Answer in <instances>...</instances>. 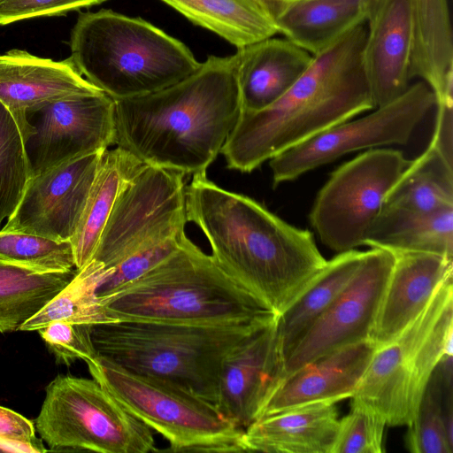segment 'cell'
Returning <instances> with one entry per match:
<instances>
[{
  "label": "cell",
  "instance_id": "cell-38",
  "mask_svg": "<svg viewBox=\"0 0 453 453\" xmlns=\"http://www.w3.org/2000/svg\"><path fill=\"white\" fill-rule=\"evenodd\" d=\"M436 119L429 145L450 165H453V102L435 104Z\"/></svg>",
  "mask_w": 453,
  "mask_h": 453
},
{
  "label": "cell",
  "instance_id": "cell-22",
  "mask_svg": "<svg viewBox=\"0 0 453 453\" xmlns=\"http://www.w3.org/2000/svg\"><path fill=\"white\" fill-rule=\"evenodd\" d=\"M335 403H313L264 415L244 429L247 452L332 453Z\"/></svg>",
  "mask_w": 453,
  "mask_h": 453
},
{
  "label": "cell",
  "instance_id": "cell-42",
  "mask_svg": "<svg viewBox=\"0 0 453 453\" xmlns=\"http://www.w3.org/2000/svg\"><path fill=\"white\" fill-rule=\"evenodd\" d=\"M5 0H0V4H2Z\"/></svg>",
  "mask_w": 453,
  "mask_h": 453
},
{
  "label": "cell",
  "instance_id": "cell-25",
  "mask_svg": "<svg viewBox=\"0 0 453 453\" xmlns=\"http://www.w3.org/2000/svg\"><path fill=\"white\" fill-rule=\"evenodd\" d=\"M365 251L338 253L310 280L276 318L275 327L284 363L315 321L329 307L357 271Z\"/></svg>",
  "mask_w": 453,
  "mask_h": 453
},
{
  "label": "cell",
  "instance_id": "cell-26",
  "mask_svg": "<svg viewBox=\"0 0 453 453\" xmlns=\"http://www.w3.org/2000/svg\"><path fill=\"white\" fill-rule=\"evenodd\" d=\"M364 245L453 258V207L431 212L382 208Z\"/></svg>",
  "mask_w": 453,
  "mask_h": 453
},
{
  "label": "cell",
  "instance_id": "cell-19",
  "mask_svg": "<svg viewBox=\"0 0 453 453\" xmlns=\"http://www.w3.org/2000/svg\"><path fill=\"white\" fill-rule=\"evenodd\" d=\"M365 22L363 59L376 108L410 85L412 0H373Z\"/></svg>",
  "mask_w": 453,
  "mask_h": 453
},
{
  "label": "cell",
  "instance_id": "cell-17",
  "mask_svg": "<svg viewBox=\"0 0 453 453\" xmlns=\"http://www.w3.org/2000/svg\"><path fill=\"white\" fill-rule=\"evenodd\" d=\"M103 92L88 81L69 58L54 61L25 50L0 55V103L16 122L26 145L35 134L28 116L54 101Z\"/></svg>",
  "mask_w": 453,
  "mask_h": 453
},
{
  "label": "cell",
  "instance_id": "cell-21",
  "mask_svg": "<svg viewBox=\"0 0 453 453\" xmlns=\"http://www.w3.org/2000/svg\"><path fill=\"white\" fill-rule=\"evenodd\" d=\"M242 111L263 110L284 96L311 65L313 56L286 37H269L238 49Z\"/></svg>",
  "mask_w": 453,
  "mask_h": 453
},
{
  "label": "cell",
  "instance_id": "cell-18",
  "mask_svg": "<svg viewBox=\"0 0 453 453\" xmlns=\"http://www.w3.org/2000/svg\"><path fill=\"white\" fill-rule=\"evenodd\" d=\"M392 254L394 264L370 335L376 349L395 340L452 276V258L426 252Z\"/></svg>",
  "mask_w": 453,
  "mask_h": 453
},
{
  "label": "cell",
  "instance_id": "cell-40",
  "mask_svg": "<svg viewBox=\"0 0 453 453\" xmlns=\"http://www.w3.org/2000/svg\"><path fill=\"white\" fill-rule=\"evenodd\" d=\"M49 449L42 444H33L28 442L10 441L0 439V452H27V453H43Z\"/></svg>",
  "mask_w": 453,
  "mask_h": 453
},
{
  "label": "cell",
  "instance_id": "cell-12",
  "mask_svg": "<svg viewBox=\"0 0 453 453\" xmlns=\"http://www.w3.org/2000/svg\"><path fill=\"white\" fill-rule=\"evenodd\" d=\"M434 106L435 96L425 81L409 85L403 94L370 114L334 126L271 158L273 187L351 152L406 144Z\"/></svg>",
  "mask_w": 453,
  "mask_h": 453
},
{
  "label": "cell",
  "instance_id": "cell-33",
  "mask_svg": "<svg viewBox=\"0 0 453 453\" xmlns=\"http://www.w3.org/2000/svg\"><path fill=\"white\" fill-rule=\"evenodd\" d=\"M31 165L21 134L0 103V231L18 208L28 180Z\"/></svg>",
  "mask_w": 453,
  "mask_h": 453
},
{
  "label": "cell",
  "instance_id": "cell-27",
  "mask_svg": "<svg viewBox=\"0 0 453 453\" xmlns=\"http://www.w3.org/2000/svg\"><path fill=\"white\" fill-rule=\"evenodd\" d=\"M144 165L119 147L104 152L77 228L70 239L76 269L91 259L119 195Z\"/></svg>",
  "mask_w": 453,
  "mask_h": 453
},
{
  "label": "cell",
  "instance_id": "cell-20",
  "mask_svg": "<svg viewBox=\"0 0 453 453\" xmlns=\"http://www.w3.org/2000/svg\"><path fill=\"white\" fill-rule=\"evenodd\" d=\"M375 350L372 341L365 340L303 365L283 377L261 416L308 404L335 403L351 397Z\"/></svg>",
  "mask_w": 453,
  "mask_h": 453
},
{
  "label": "cell",
  "instance_id": "cell-39",
  "mask_svg": "<svg viewBox=\"0 0 453 453\" xmlns=\"http://www.w3.org/2000/svg\"><path fill=\"white\" fill-rule=\"evenodd\" d=\"M0 439L42 444V440L35 435V426L31 420L3 406H0Z\"/></svg>",
  "mask_w": 453,
  "mask_h": 453
},
{
  "label": "cell",
  "instance_id": "cell-7",
  "mask_svg": "<svg viewBox=\"0 0 453 453\" xmlns=\"http://www.w3.org/2000/svg\"><path fill=\"white\" fill-rule=\"evenodd\" d=\"M452 334L450 276L395 340L376 349L351 401L379 413L388 426H408L434 371L446 355H452Z\"/></svg>",
  "mask_w": 453,
  "mask_h": 453
},
{
  "label": "cell",
  "instance_id": "cell-10",
  "mask_svg": "<svg viewBox=\"0 0 453 453\" xmlns=\"http://www.w3.org/2000/svg\"><path fill=\"white\" fill-rule=\"evenodd\" d=\"M393 149H372L334 170L309 219L321 242L341 253L364 245L385 197L409 165Z\"/></svg>",
  "mask_w": 453,
  "mask_h": 453
},
{
  "label": "cell",
  "instance_id": "cell-8",
  "mask_svg": "<svg viewBox=\"0 0 453 453\" xmlns=\"http://www.w3.org/2000/svg\"><path fill=\"white\" fill-rule=\"evenodd\" d=\"M87 365L93 379L130 414L168 441V451L247 452L244 429L215 404L101 356Z\"/></svg>",
  "mask_w": 453,
  "mask_h": 453
},
{
  "label": "cell",
  "instance_id": "cell-6",
  "mask_svg": "<svg viewBox=\"0 0 453 453\" xmlns=\"http://www.w3.org/2000/svg\"><path fill=\"white\" fill-rule=\"evenodd\" d=\"M70 49L79 73L112 99L161 90L200 65L183 42L157 27L105 9L78 17Z\"/></svg>",
  "mask_w": 453,
  "mask_h": 453
},
{
  "label": "cell",
  "instance_id": "cell-4",
  "mask_svg": "<svg viewBox=\"0 0 453 453\" xmlns=\"http://www.w3.org/2000/svg\"><path fill=\"white\" fill-rule=\"evenodd\" d=\"M101 303L116 321L235 325L277 317L187 235L171 254Z\"/></svg>",
  "mask_w": 453,
  "mask_h": 453
},
{
  "label": "cell",
  "instance_id": "cell-36",
  "mask_svg": "<svg viewBox=\"0 0 453 453\" xmlns=\"http://www.w3.org/2000/svg\"><path fill=\"white\" fill-rule=\"evenodd\" d=\"M92 326L57 320L37 331L58 362L70 365L82 359L88 364L98 357L92 341Z\"/></svg>",
  "mask_w": 453,
  "mask_h": 453
},
{
  "label": "cell",
  "instance_id": "cell-1",
  "mask_svg": "<svg viewBox=\"0 0 453 453\" xmlns=\"http://www.w3.org/2000/svg\"><path fill=\"white\" fill-rule=\"evenodd\" d=\"M240 54L210 56L161 90L114 100V145L143 164L186 175L206 173L241 112Z\"/></svg>",
  "mask_w": 453,
  "mask_h": 453
},
{
  "label": "cell",
  "instance_id": "cell-14",
  "mask_svg": "<svg viewBox=\"0 0 453 453\" xmlns=\"http://www.w3.org/2000/svg\"><path fill=\"white\" fill-rule=\"evenodd\" d=\"M26 143L32 176L114 145V100L104 92L65 97L41 108Z\"/></svg>",
  "mask_w": 453,
  "mask_h": 453
},
{
  "label": "cell",
  "instance_id": "cell-32",
  "mask_svg": "<svg viewBox=\"0 0 453 453\" xmlns=\"http://www.w3.org/2000/svg\"><path fill=\"white\" fill-rule=\"evenodd\" d=\"M452 358L442 359L434 371L413 420L407 426L405 445L412 453L452 452ZM450 399V398H449Z\"/></svg>",
  "mask_w": 453,
  "mask_h": 453
},
{
  "label": "cell",
  "instance_id": "cell-30",
  "mask_svg": "<svg viewBox=\"0 0 453 453\" xmlns=\"http://www.w3.org/2000/svg\"><path fill=\"white\" fill-rule=\"evenodd\" d=\"M453 207V165L430 145L411 160L387 194L382 208L431 212Z\"/></svg>",
  "mask_w": 453,
  "mask_h": 453
},
{
  "label": "cell",
  "instance_id": "cell-29",
  "mask_svg": "<svg viewBox=\"0 0 453 453\" xmlns=\"http://www.w3.org/2000/svg\"><path fill=\"white\" fill-rule=\"evenodd\" d=\"M76 272L44 271L0 257V333L19 330Z\"/></svg>",
  "mask_w": 453,
  "mask_h": 453
},
{
  "label": "cell",
  "instance_id": "cell-24",
  "mask_svg": "<svg viewBox=\"0 0 453 453\" xmlns=\"http://www.w3.org/2000/svg\"><path fill=\"white\" fill-rule=\"evenodd\" d=\"M373 0H292L275 18L281 34L312 56L365 22Z\"/></svg>",
  "mask_w": 453,
  "mask_h": 453
},
{
  "label": "cell",
  "instance_id": "cell-23",
  "mask_svg": "<svg viewBox=\"0 0 453 453\" xmlns=\"http://www.w3.org/2000/svg\"><path fill=\"white\" fill-rule=\"evenodd\" d=\"M409 77L433 90L435 104L453 102V42L448 0H412Z\"/></svg>",
  "mask_w": 453,
  "mask_h": 453
},
{
  "label": "cell",
  "instance_id": "cell-11",
  "mask_svg": "<svg viewBox=\"0 0 453 453\" xmlns=\"http://www.w3.org/2000/svg\"><path fill=\"white\" fill-rule=\"evenodd\" d=\"M184 175L144 165L119 195L90 260L112 269L185 232Z\"/></svg>",
  "mask_w": 453,
  "mask_h": 453
},
{
  "label": "cell",
  "instance_id": "cell-15",
  "mask_svg": "<svg viewBox=\"0 0 453 453\" xmlns=\"http://www.w3.org/2000/svg\"><path fill=\"white\" fill-rule=\"evenodd\" d=\"M105 150L73 157L33 175L1 230L70 241Z\"/></svg>",
  "mask_w": 453,
  "mask_h": 453
},
{
  "label": "cell",
  "instance_id": "cell-3",
  "mask_svg": "<svg viewBox=\"0 0 453 453\" xmlns=\"http://www.w3.org/2000/svg\"><path fill=\"white\" fill-rule=\"evenodd\" d=\"M365 37V21L313 56L278 101L260 111H242L220 152L226 167L250 173L278 154L374 109L363 59Z\"/></svg>",
  "mask_w": 453,
  "mask_h": 453
},
{
  "label": "cell",
  "instance_id": "cell-5",
  "mask_svg": "<svg viewBox=\"0 0 453 453\" xmlns=\"http://www.w3.org/2000/svg\"><path fill=\"white\" fill-rule=\"evenodd\" d=\"M274 320L235 325L117 320L93 326L91 335L98 356L216 405L227 354Z\"/></svg>",
  "mask_w": 453,
  "mask_h": 453
},
{
  "label": "cell",
  "instance_id": "cell-37",
  "mask_svg": "<svg viewBox=\"0 0 453 453\" xmlns=\"http://www.w3.org/2000/svg\"><path fill=\"white\" fill-rule=\"evenodd\" d=\"M105 1L107 0H5L0 4V25L35 17L61 15Z\"/></svg>",
  "mask_w": 453,
  "mask_h": 453
},
{
  "label": "cell",
  "instance_id": "cell-41",
  "mask_svg": "<svg viewBox=\"0 0 453 453\" xmlns=\"http://www.w3.org/2000/svg\"><path fill=\"white\" fill-rule=\"evenodd\" d=\"M290 1L292 0H261L274 20Z\"/></svg>",
  "mask_w": 453,
  "mask_h": 453
},
{
  "label": "cell",
  "instance_id": "cell-13",
  "mask_svg": "<svg viewBox=\"0 0 453 453\" xmlns=\"http://www.w3.org/2000/svg\"><path fill=\"white\" fill-rule=\"evenodd\" d=\"M394 255L371 248L346 287L315 321L284 363V377L329 352L370 340Z\"/></svg>",
  "mask_w": 453,
  "mask_h": 453
},
{
  "label": "cell",
  "instance_id": "cell-28",
  "mask_svg": "<svg viewBox=\"0 0 453 453\" xmlns=\"http://www.w3.org/2000/svg\"><path fill=\"white\" fill-rule=\"evenodd\" d=\"M161 1L237 49L279 34L274 19L261 0Z\"/></svg>",
  "mask_w": 453,
  "mask_h": 453
},
{
  "label": "cell",
  "instance_id": "cell-35",
  "mask_svg": "<svg viewBox=\"0 0 453 453\" xmlns=\"http://www.w3.org/2000/svg\"><path fill=\"white\" fill-rule=\"evenodd\" d=\"M386 426L379 413L351 401L350 411L339 419L332 453H381Z\"/></svg>",
  "mask_w": 453,
  "mask_h": 453
},
{
  "label": "cell",
  "instance_id": "cell-31",
  "mask_svg": "<svg viewBox=\"0 0 453 453\" xmlns=\"http://www.w3.org/2000/svg\"><path fill=\"white\" fill-rule=\"evenodd\" d=\"M108 269L89 260L70 282L19 328L37 331L57 320L96 326L114 322L98 298L97 290L107 276Z\"/></svg>",
  "mask_w": 453,
  "mask_h": 453
},
{
  "label": "cell",
  "instance_id": "cell-9",
  "mask_svg": "<svg viewBox=\"0 0 453 453\" xmlns=\"http://www.w3.org/2000/svg\"><path fill=\"white\" fill-rule=\"evenodd\" d=\"M35 426L52 451L157 450L151 429L94 379L57 376L46 388Z\"/></svg>",
  "mask_w": 453,
  "mask_h": 453
},
{
  "label": "cell",
  "instance_id": "cell-16",
  "mask_svg": "<svg viewBox=\"0 0 453 453\" xmlns=\"http://www.w3.org/2000/svg\"><path fill=\"white\" fill-rule=\"evenodd\" d=\"M275 321L257 329L226 357L219 380V411L245 429L257 419L284 377Z\"/></svg>",
  "mask_w": 453,
  "mask_h": 453
},
{
  "label": "cell",
  "instance_id": "cell-2",
  "mask_svg": "<svg viewBox=\"0 0 453 453\" xmlns=\"http://www.w3.org/2000/svg\"><path fill=\"white\" fill-rule=\"evenodd\" d=\"M185 211L217 264L277 316L326 264L312 233L220 188L206 173L192 175L185 188Z\"/></svg>",
  "mask_w": 453,
  "mask_h": 453
},
{
  "label": "cell",
  "instance_id": "cell-34",
  "mask_svg": "<svg viewBox=\"0 0 453 453\" xmlns=\"http://www.w3.org/2000/svg\"><path fill=\"white\" fill-rule=\"evenodd\" d=\"M0 257L44 271L76 269L70 241L27 233L1 230Z\"/></svg>",
  "mask_w": 453,
  "mask_h": 453
}]
</instances>
